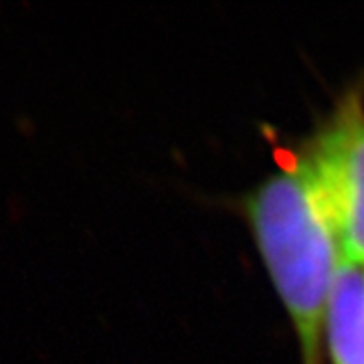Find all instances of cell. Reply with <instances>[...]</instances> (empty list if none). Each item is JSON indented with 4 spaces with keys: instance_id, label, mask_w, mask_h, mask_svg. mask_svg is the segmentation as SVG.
Masks as SVG:
<instances>
[{
    "instance_id": "6da1fadb",
    "label": "cell",
    "mask_w": 364,
    "mask_h": 364,
    "mask_svg": "<svg viewBox=\"0 0 364 364\" xmlns=\"http://www.w3.org/2000/svg\"><path fill=\"white\" fill-rule=\"evenodd\" d=\"M245 215L301 348V363L322 364L330 289L340 239L328 193L306 144L286 152L275 172L245 198Z\"/></svg>"
},
{
    "instance_id": "7a4b0ae2",
    "label": "cell",
    "mask_w": 364,
    "mask_h": 364,
    "mask_svg": "<svg viewBox=\"0 0 364 364\" xmlns=\"http://www.w3.org/2000/svg\"><path fill=\"white\" fill-rule=\"evenodd\" d=\"M306 146L324 182L340 251L364 265V97L348 91Z\"/></svg>"
},
{
    "instance_id": "3957f363",
    "label": "cell",
    "mask_w": 364,
    "mask_h": 364,
    "mask_svg": "<svg viewBox=\"0 0 364 364\" xmlns=\"http://www.w3.org/2000/svg\"><path fill=\"white\" fill-rule=\"evenodd\" d=\"M332 364H364V265L340 255L326 308Z\"/></svg>"
}]
</instances>
